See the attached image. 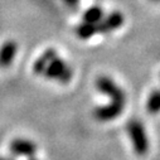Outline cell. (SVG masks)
<instances>
[{"mask_svg": "<svg viewBox=\"0 0 160 160\" xmlns=\"http://www.w3.org/2000/svg\"><path fill=\"white\" fill-rule=\"evenodd\" d=\"M95 86L97 91L110 98V102L103 106H98L93 110V117L97 121L107 122L117 118L122 113L126 106V93L117 85L115 79L107 74H101L96 78Z\"/></svg>", "mask_w": 160, "mask_h": 160, "instance_id": "obj_1", "label": "cell"}, {"mask_svg": "<svg viewBox=\"0 0 160 160\" xmlns=\"http://www.w3.org/2000/svg\"><path fill=\"white\" fill-rule=\"evenodd\" d=\"M34 72L63 85L69 83L73 78L72 67L64 59H62L54 49H47L37 59L34 63Z\"/></svg>", "mask_w": 160, "mask_h": 160, "instance_id": "obj_2", "label": "cell"}, {"mask_svg": "<svg viewBox=\"0 0 160 160\" xmlns=\"http://www.w3.org/2000/svg\"><path fill=\"white\" fill-rule=\"evenodd\" d=\"M126 130L135 152L139 156L146 155L149 151V138L142 122L138 118H131L126 125Z\"/></svg>", "mask_w": 160, "mask_h": 160, "instance_id": "obj_3", "label": "cell"}, {"mask_svg": "<svg viewBox=\"0 0 160 160\" xmlns=\"http://www.w3.org/2000/svg\"><path fill=\"white\" fill-rule=\"evenodd\" d=\"M125 23V17L120 10L110 12L108 14H105L103 18L95 23L96 33L97 34H110L112 32H116L121 28Z\"/></svg>", "mask_w": 160, "mask_h": 160, "instance_id": "obj_4", "label": "cell"}, {"mask_svg": "<svg viewBox=\"0 0 160 160\" xmlns=\"http://www.w3.org/2000/svg\"><path fill=\"white\" fill-rule=\"evenodd\" d=\"M10 151L18 156H28L32 158L37 152V145L27 139H14L10 142Z\"/></svg>", "mask_w": 160, "mask_h": 160, "instance_id": "obj_5", "label": "cell"}, {"mask_svg": "<svg viewBox=\"0 0 160 160\" xmlns=\"http://www.w3.org/2000/svg\"><path fill=\"white\" fill-rule=\"evenodd\" d=\"M103 15H105V12L100 5H92L85 10L82 15V22L95 24V23H98L103 18Z\"/></svg>", "mask_w": 160, "mask_h": 160, "instance_id": "obj_6", "label": "cell"}, {"mask_svg": "<svg viewBox=\"0 0 160 160\" xmlns=\"http://www.w3.org/2000/svg\"><path fill=\"white\" fill-rule=\"evenodd\" d=\"M146 110L150 115H156L160 112V88L154 90L146 101Z\"/></svg>", "mask_w": 160, "mask_h": 160, "instance_id": "obj_7", "label": "cell"}, {"mask_svg": "<svg viewBox=\"0 0 160 160\" xmlns=\"http://www.w3.org/2000/svg\"><path fill=\"white\" fill-rule=\"evenodd\" d=\"M62 2L69 8V9H77L79 7V3L81 0H62Z\"/></svg>", "mask_w": 160, "mask_h": 160, "instance_id": "obj_8", "label": "cell"}, {"mask_svg": "<svg viewBox=\"0 0 160 160\" xmlns=\"http://www.w3.org/2000/svg\"><path fill=\"white\" fill-rule=\"evenodd\" d=\"M149 2H151V3H156V4H159V3H160V0H149Z\"/></svg>", "mask_w": 160, "mask_h": 160, "instance_id": "obj_9", "label": "cell"}, {"mask_svg": "<svg viewBox=\"0 0 160 160\" xmlns=\"http://www.w3.org/2000/svg\"><path fill=\"white\" fill-rule=\"evenodd\" d=\"M4 160H14V159H13V158H5Z\"/></svg>", "mask_w": 160, "mask_h": 160, "instance_id": "obj_10", "label": "cell"}, {"mask_svg": "<svg viewBox=\"0 0 160 160\" xmlns=\"http://www.w3.org/2000/svg\"><path fill=\"white\" fill-rule=\"evenodd\" d=\"M29 160H38V159H35V158H33V156H32V158H30Z\"/></svg>", "mask_w": 160, "mask_h": 160, "instance_id": "obj_11", "label": "cell"}, {"mask_svg": "<svg viewBox=\"0 0 160 160\" xmlns=\"http://www.w3.org/2000/svg\"><path fill=\"white\" fill-rule=\"evenodd\" d=\"M0 160H4V158H0Z\"/></svg>", "mask_w": 160, "mask_h": 160, "instance_id": "obj_12", "label": "cell"}]
</instances>
